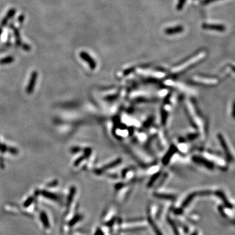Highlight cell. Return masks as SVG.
<instances>
[{
  "mask_svg": "<svg viewBox=\"0 0 235 235\" xmlns=\"http://www.w3.org/2000/svg\"><path fill=\"white\" fill-rule=\"evenodd\" d=\"M37 73L36 71H34L33 73L31 75V78H30V81L29 82V84H28L27 88V92L28 93H30L31 92H33L34 90V88L35 86L36 80L37 78Z\"/></svg>",
  "mask_w": 235,
  "mask_h": 235,
  "instance_id": "1",
  "label": "cell"
},
{
  "mask_svg": "<svg viewBox=\"0 0 235 235\" xmlns=\"http://www.w3.org/2000/svg\"><path fill=\"white\" fill-rule=\"evenodd\" d=\"M80 56H81L82 59L85 60L86 62L90 65V66L92 69H95L96 62L95 61H93V60L92 58V57L90 55L88 54L86 52H82L80 54Z\"/></svg>",
  "mask_w": 235,
  "mask_h": 235,
  "instance_id": "2",
  "label": "cell"
},
{
  "mask_svg": "<svg viewBox=\"0 0 235 235\" xmlns=\"http://www.w3.org/2000/svg\"><path fill=\"white\" fill-rule=\"evenodd\" d=\"M15 13H16V10H15V9L12 8V9H9V11H8L7 13L6 16H5V17L3 18V19L2 20L1 24H0V27L2 28V27H4L5 26V25L7 24L9 20V19H11V18H13V16L14 15H15Z\"/></svg>",
  "mask_w": 235,
  "mask_h": 235,
  "instance_id": "3",
  "label": "cell"
},
{
  "mask_svg": "<svg viewBox=\"0 0 235 235\" xmlns=\"http://www.w3.org/2000/svg\"><path fill=\"white\" fill-rule=\"evenodd\" d=\"M41 194H42V195L44 196L47 199H49L50 200H53L55 201H59L58 197L54 193H50V192L43 191L41 192Z\"/></svg>",
  "mask_w": 235,
  "mask_h": 235,
  "instance_id": "4",
  "label": "cell"
},
{
  "mask_svg": "<svg viewBox=\"0 0 235 235\" xmlns=\"http://www.w3.org/2000/svg\"><path fill=\"white\" fill-rule=\"evenodd\" d=\"M11 28L14 31V34H15V39H16V43L18 46H20L22 44V40H21V37H20V31H18L16 27H15L13 25H11Z\"/></svg>",
  "mask_w": 235,
  "mask_h": 235,
  "instance_id": "5",
  "label": "cell"
},
{
  "mask_svg": "<svg viewBox=\"0 0 235 235\" xmlns=\"http://www.w3.org/2000/svg\"><path fill=\"white\" fill-rule=\"evenodd\" d=\"M40 218H41L42 223H43L44 227L45 228H49L50 223L49 222V219H48V217H47V215L46 214L45 212H42L41 213Z\"/></svg>",
  "mask_w": 235,
  "mask_h": 235,
  "instance_id": "6",
  "label": "cell"
},
{
  "mask_svg": "<svg viewBox=\"0 0 235 235\" xmlns=\"http://www.w3.org/2000/svg\"><path fill=\"white\" fill-rule=\"evenodd\" d=\"M148 222L150 224V225H151V227L153 228L154 232L156 233V234L157 235H163L162 233L161 232L160 230L159 229V228L157 227V225L155 224V223L154 222V221L152 220V219L151 218L148 217Z\"/></svg>",
  "mask_w": 235,
  "mask_h": 235,
  "instance_id": "7",
  "label": "cell"
},
{
  "mask_svg": "<svg viewBox=\"0 0 235 235\" xmlns=\"http://www.w3.org/2000/svg\"><path fill=\"white\" fill-rule=\"evenodd\" d=\"M154 196H156V197H158V198H159V199H166V200H174L175 199V197L172 195L155 193Z\"/></svg>",
  "mask_w": 235,
  "mask_h": 235,
  "instance_id": "8",
  "label": "cell"
},
{
  "mask_svg": "<svg viewBox=\"0 0 235 235\" xmlns=\"http://www.w3.org/2000/svg\"><path fill=\"white\" fill-rule=\"evenodd\" d=\"M82 219V215H75L74 217L70 221L68 224L70 227L73 226L75 223H77V222H78L79 221H81Z\"/></svg>",
  "mask_w": 235,
  "mask_h": 235,
  "instance_id": "9",
  "label": "cell"
},
{
  "mask_svg": "<svg viewBox=\"0 0 235 235\" xmlns=\"http://www.w3.org/2000/svg\"><path fill=\"white\" fill-rule=\"evenodd\" d=\"M183 30L182 27H176L172 28H169V29L166 30V33L168 34H176V33L180 32Z\"/></svg>",
  "mask_w": 235,
  "mask_h": 235,
  "instance_id": "10",
  "label": "cell"
},
{
  "mask_svg": "<svg viewBox=\"0 0 235 235\" xmlns=\"http://www.w3.org/2000/svg\"><path fill=\"white\" fill-rule=\"evenodd\" d=\"M75 191H76V190H75V187H72L71 190H70V193L69 195V197H68V199H67V205L69 206L70 204V203H71V201L73 199V197L74 195V193H75Z\"/></svg>",
  "mask_w": 235,
  "mask_h": 235,
  "instance_id": "11",
  "label": "cell"
},
{
  "mask_svg": "<svg viewBox=\"0 0 235 235\" xmlns=\"http://www.w3.org/2000/svg\"><path fill=\"white\" fill-rule=\"evenodd\" d=\"M14 61V58L12 56H9V57L3 58L0 60V64H7L13 62Z\"/></svg>",
  "mask_w": 235,
  "mask_h": 235,
  "instance_id": "12",
  "label": "cell"
},
{
  "mask_svg": "<svg viewBox=\"0 0 235 235\" xmlns=\"http://www.w3.org/2000/svg\"><path fill=\"white\" fill-rule=\"evenodd\" d=\"M168 221L169 223L171 224V227H172V229L174 230V233H175V235H179V233H178V230H177V228H176V225H175V223H174V222H172V221H171L170 219H168Z\"/></svg>",
  "mask_w": 235,
  "mask_h": 235,
  "instance_id": "13",
  "label": "cell"
},
{
  "mask_svg": "<svg viewBox=\"0 0 235 235\" xmlns=\"http://www.w3.org/2000/svg\"><path fill=\"white\" fill-rule=\"evenodd\" d=\"M33 201H34V197H30V198H28L24 202V207H28V206L33 203Z\"/></svg>",
  "mask_w": 235,
  "mask_h": 235,
  "instance_id": "14",
  "label": "cell"
},
{
  "mask_svg": "<svg viewBox=\"0 0 235 235\" xmlns=\"http://www.w3.org/2000/svg\"><path fill=\"white\" fill-rule=\"evenodd\" d=\"M94 235H104V233H103L101 229H97Z\"/></svg>",
  "mask_w": 235,
  "mask_h": 235,
  "instance_id": "15",
  "label": "cell"
},
{
  "mask_svg": "<svg viewBox=\"0 0 235 235\" xmlns=\"http://www.w3.org/2000/svg\"><path fill=\"white\" fill-rule=\"evenodd\" d=\"M23 49H24L25 50H30L31 49L30 46L28 45H27V44H24V45H23Z\"/></svg>",
  "mask_w": 235,
  "mask_h": 235,
  "instance_id": "16",
  "label": "cell"
},
{
  "mask_svg": "<svg viewBox=\"0 0 235 235\" xmlns=\"http://www.w3.org/2000/svg\"><path fill=\"white\" fill-rule=\"evenodd\" d=\"M24 20V16L23 15H20L19 16V18H18V22H19L20 23H22Z\"/></svg>",
  "mask_w": 235,
  "mask_h": 235,
  "instance_id": "17",
  "label": "cell"
},
{
  "mask_svg": "<svg viewBox=\"0 0 235 235\" xmlns=\"http://www.w3.org/2000/svg\"><path fill=\"white\" fill-rule=\"evenodd\" d=\"M182 212V209H179V210H178L177 211H176V213L178 214H180Z\"/></svg>",
  "mask_w": 235,
  "mask_h": 235,
  "instance_id": "18",
  "label": "cell"
},
{
  "mask_svg": "<svg viewBox=\"0 0 235 235\" xmlns=\"http://www.w3.org/2000/svg\"><path fill=\"white\" fill-rule=\"evenodd\" d=\"M2 28H1V27H0V35H1V34H2Z\"/></svg>",
  "mask_w": 235,
  "mask_h": 235,
  "instance_id": "19",
  "label": "cell"
},
{
  "mask_svg": "<svg viewBox=\"0 0 235 235\" xmlns=\"http://www.w3.org/2000/svg\"><path fill=\"white\" fill-rule=\"evenodd\" d=\"M192 235H196V234H193Z\"/></svg>",
  "mask_w": 235,
  "mask_h": 235,
  "instance_id": "20",
  "label": "cell"
}]
</instances>
